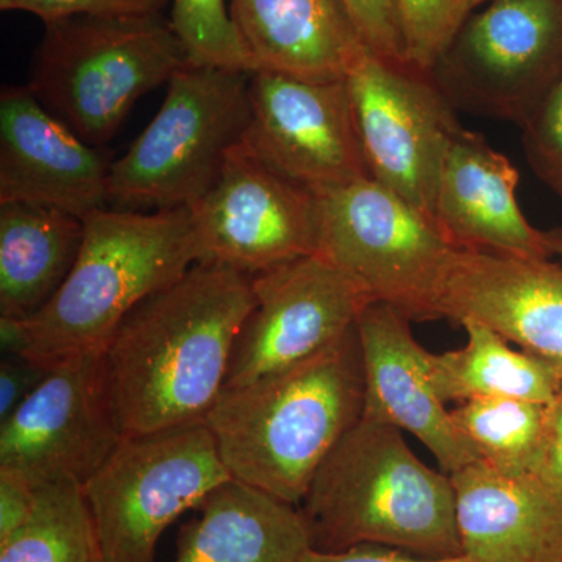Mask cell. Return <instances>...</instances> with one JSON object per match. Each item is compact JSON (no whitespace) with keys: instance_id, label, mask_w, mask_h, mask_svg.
I'll use <instances>...</instances> for the list:
<instances>
[{"instance_id":"6da1fadb","label":"cell","mask_w":562,"mask_h":562,"mask_svg":"<svg viewBox=\"0 0 562 562\" xmlns=\"http://www.w3.org/2000/svg\"><path fill=\"white\" fill-rule=\"evenodd\" d=\"M254 305L251 277L199 261L122 321L101 357L124 436L205 422Z\"/></svg>"},{"instance_id":"7a4b0ae2","label":"cell","mask_w":562,"mask_h":562,"mask_svg":"<svg viewBox=\"0 0 562 562\" xmlns=\"http://www.w3.org/2000/svg\"><path fill=\"white\" fill-rule=\"evenodd\" d=\"M362 412L364 371L355 324L306 360L225 387L205 424L232 479L299 506Z\"/></svg>"},{"instance_id":"3957f363","label":"cell","mask_w":562,"mask_h":562,"mask_svg":"<svg viewBox=\"0 0 562 562\" xmlns=\"http://www.w3.org/2000/svg\"><path fill=\"white\" fill-rule=\"evenodd\" d=\"M83 222L79 257L55 297L31 319L0 317L3 353L47 368L101 355L140 302L203 261L188 206L106 209Z\"/></svg>"},{"instance_id":"277c9868","label":"cell","mask_w":562,"mask_h":562,"mask_svg":"<svg viewBox=\"0 0 562 562\" xmlns=\"http://www.w3.org/2000/svg\"><path fill=\"white\" fill-rule=\"evenodd\" d=\"M312 549L383 546L462 557L452 479L412 452L403 431L362 416L322 462L301 503Z\"/></svg>"},{"instance_id":"5b68a950","label":"cell","mask_w":562,"mask_h":562,"mask_svg":"<svg viewBox=\"0 0 562 562\" xmlns=\"http://www.w3.org/2000/svg\"><path fill=\"white\" fill-rule=\"evenodd\" d=\"M187 63L162 14L65 18L44 24L27 88L77 136L101 147L144 94Z\"/></svg>"},{"instance_id":"8992f818","label":"cell","mask_w":562,"mask_h":562,"mask_svg":"<svg viewBox=\"0 0 562 562\" xmlns=\"http://www.w3.org/2000/svg\"><path fill=\"white\" fill-rule=\"evenodd\" d=\"M249 81L250 74L214 66L177 70L161 109L111 166L110 205L157 211L201 201L246 138Z\"/></svg>"},{"instance_id":"52a82bcc","label":"cell","mask_w":562,"mask_h":562,"mask_svg":"<svg viewBox=\"0 0 562 562\" xmlns=\"http://www.w3.org/2000/svg\"><path fill=\"white\" fill-rule=\"evenodd\" d=\"M316 255L360 291L409 321L438 319L439 284L454 249L435 222L366 177L314 191Z\"/></svg>"},{"instance_id":"ba28073f","label":"cell","mask_w":562,"mask_h":562,"mask_svg":"<svg viewBox=\"0 0 562 562\" xmlns=\"http://www.w3.org/2000/svg\"><path fill=\"white\" fill-rule=\"evenodd\" d=\"M232 479L205 422L125 436L83 484L103 562H155L166 528Z\"/></svg>"},{"instance_id":"9c48e42d","label":"cell","mask_w":562,"mask_h":562,"mask_svg":"<svg viewBox=\"0 0 562 562\" xmlns=\"http://www.w3.org/2000/svg\"><path fill=\"white\" fill-rule=\"evenodd\" d=\"M454 106L522 125L562 74V0H491L430 70Z\"/></svg>"},{"instance_id":"30bf717a","label":"cell","mask_w":562,"mask_h":562,"mask_svg":"<svg viewBox=\"0 0 562 562\" xmlns=\"http://www.w3.org/2000/svg\"><path fill=\"white\" fill-rule=\"evenodd\" d=\"M371 179L435 222L447 154L462 131L430 72L366 49L346 77Z\"/></svg>"},{"instance_id":"8fae6325","label":"cell","mask_w":562,"mask_h":562,"mask_svg":"<svg viewBox=\"0 0 562 562\" xmlns=\"http://www.w3.org/2000/svg\"><path fill=\"white\" fill-rule=\"evenodd\" d=\"M124 438L101 355L70 358L0 422V471L35 490L58 482L83 486Z\"/></svg>"},{"instance_id":"7c38bea8","label":"cell","mask_w":562,"mask_h":562,"mask_svg":"<svg viewBox=\"0 0 562 562\" xmlns=\"http://www.w3.org/2000/svg\"><path fill=\"white\" fill-rule=\"evenodd\" d=\"M190 210L203 261L254 277L316 254V194L273 171L244 143L228 155L220 179Z\"/></svg>"},{"instance_id":"4fadbf2b","label":"cell","mask_w":562,"mask_h":562,"mask_svg":"<svg viewBox=\"0 0 562 562\" xmlns=\"http://www.w3.org/2000/svg\"><path fill=\"white\" fill-rule=\"evenodd\" d=\"M244 146L295 183L317 191L371 177L346 80L250 74Z\"/></svg>"},{"instance_id":"5bb4252c","label":"cell","mask_w":562,"mask_h":562,"mask_svg":"<svg viewBox=\"0 0 562 562\" xmlns=\"http://www.w3.org/2000/svg\"><path fill=\"white\" fill-rule=\"evenodd\" d=\"M251 288L255 305L236 336L225 387L255 382L327 349L357 324L368 303L316 254L257 273Z\"/></svg>"},{"instance_id":"9a60e30c","label":"cell","mask_w":562,"mask_h":562,"mask_svg":"<svg viewBox=\"0 0 562 562\" xmlns=\"http://www.w3.org/2000/svg\"><path fill=\"white\" fill-rule=\"evenodd\" d=\"M438 319L475 321L546 361L562 379V265L454 250L439 284Z\"/></svg>"},{"instance_id":"2e32d148","label":"cell","mask_w":562,"mask_h":562,"mask_svg":"<svg viewBox=\"0 0 562 562\" xmlns=\"http://www.w3.org/2000/svg\"><path fill=\"white\" fill-rule=\"evenodd\" d=\"M113 161L27 87L0 94V203L50 206L87 221L110 206Z\"/></svg>"},{"instance_id":"e0dca14e","label":"cell","mask_w":562,"mask_h":562,"mask_svg":"<svg viewBox=\"0 0 562 562\" xmlns=\"http://www.w3.org/2000/svg\"><path fill=\"white\" fill-rule=\"evenodd\" d=\"M362 371V416L419 439L447 475L479 461L431 383V355L414 338L409 319L391 305L368 302L357 319Z\"/></svg>"},{"instance_id":"ac0fdd59","label":"cell","mask_w":562,"mask_h":562,"mask_svg":"<svg viewBox=\"0 0 562 562\" xmlns=\"http://www.w3.org/2000/svg\"><path fill=\"white\" fill-rule=\"evenodd\" d=\"M519 172L480 133L462 128L439 180L435 224L454 249L552 258L517 202Z\"/></svg>"},{"instance_id":"d6986e66","label":"cell","mask_w":562,"mask_h":562,"mask_svg":"<svg viewBox=\"0 0 562 562\" xmlns=\"http://www.w3.org/2000/svg\"><path fill=\"white\" fill-rule=\"evenodd\" d=\"M450 479L462 557L562 562V502L532 473H503L479 460Z\"/></svg>"},{"instance_id":"ffe728a7","label":"cell","mask_w":562,"mask_h":562,"mask_svg":"<svg viewBox=\"0 0 562 562\" xmlns=\"http://www.w3.org/2000/svg\"><path fill=\"white\" fill-rule=\"evenodd\" d=\"M231 13L257 70L346 80L368 49L341 0H231Z\"/></svg>"},{"instance_id":"44dd1931","label":"cell","mask_w":562,"mask_h":562,"mask_svg":"<svg viewBox=\"0 0 562 562\" xmlns=\"http://www.w3.org/2000/svg\"><path fill=\"white\" fill-rule=\"evenodd\" d=\"M180 528L176 562H302L312 549L301 508L231 479Z\"/></svg>"},{"instance_id":"7402d4cb","label":"cell","mask_w":562,"mask_h":562,"mask_svg":"<svg viewBox=\"0 0 562 562\" xmlns=\"http://www.w3.org/2000/svg\"><path fill=\"white\" fill-rule=\"evenodd\" d=\"M85 222L33 203H0V317L27 321L55 297L74 265Z\"/></svg>"},{"instance_id":"603a6c76","label":"cell","mask_w":562,"mask_h":562,"mask_svg":"<svg viewBox=\"0 0 562 562\" xmlns=\"http://www.w3.org/2000/svg\"><path fill=\"white\" fill-rule=\"evenodd\" d=\"M468 342L431 355V383L443 403L476 398H522L549 405L562 386L560 373L475 321L461 322Z\"/></svg>"},{"instance_id":"cb8c5ba5","label":"cell","mask_w":562,"mask_h":562,"mask_svg":"<svg viewBox=\"0 0 562 562\" xmlns=\"http://www.w3.org/2000/svg\"><path fill=\"white\" fill-rule=\"evenodd\" d=\"M99 558L83 487L74 482L40 486L29 519L0 542V562H95Z\"/></svg>"},{"instance_id":"d4e9b609","label":"cell","mask_w":562,"mask_h":562,"mask_svg":"<svg viewBox=\"0 0 562 562\" xmlns=\"http://www.w3.org/2000/svg\"><path fill=\"white\" fill-rule=\"evenodd\" d=\"M546 406L522 398H476L452 409L458 430L480 460L503 473H531Z\"/></svg>"},{"instance_id":"484cf974","label":"cell","mask_w":562,"mask_h":562,"mask_svg":"<svg viewBox=\"0 0 562 562\" xmlns=\"http://www.w3.org/2000/svg\"><path fill=\"white\" fill-rule=\"evenodd\" d=\"M169 22L192 65L257 70L225 0H171Z\"/></svg>"},{"instance_id":"4316f807","label":"cell","mask_w":562,"mask_h":562,"mask_svg":"<svg viewBox=\"0 0 562 562\" xmlns=\"http://www.w3.org/2000/svg\"><path fill=\"white\" fill-rule=\"evenodd\" d=\"M405 58L430 72L454 33L468 20L462 0H394Z\"/></svg>"},{"instance_id":"83f0119b","label":"cell","mask_w":562,"mask_h":562,"mask_svg":"<svg viewBox=\"0 0 562 562\" xmlns=\"http://www.w3.org/2000/svg\"><path fill=\"white\" fill-rule=\"evenodd\" d=\"M520 128L532 172L562 199V74Z\"/></svg>"},{"instance_id":"f1b7e54d","label":"cell","mask_w":562,"mask_h":562,"mask_svg":"<svg viewBox=\"0 0 562 562\" xmlns=\"http://www.w3.org/2000/svg\"><path fill=\"white\" fill-rule=\"evenodd\" d=\"M171 0H0L3 11H25L46 22L72 16L162 14Z\"/></svg>"},{"instance_id":"f546056e","label":"cell","mask_w":562,"mask_h":562,"mask_svg":"<svg viewBox=\"0 0 562 562\" xmlns=\"http://www.w3.org/2000/svg\"><path fill=\"white\" fill-rule=\"evenodd\" d=\"M369 50L384 60L406 63L394 0H341Z\"/></svg>"},{"instance_id":"4dcf8cb0","label":"cell","mask_w":562,"mask_h":562,"mask_svg":"<svg viewBox=\"0 0 562 562\" xmlns=\"http://www.w3.org/2000/svg\"><path fill=\"white\" fill-rule=\"evenodd\" d=\"M532 475L562 502V386L546 406V419Z\"/></svg>"},{"instance_id":"1f68e13d","label":"cell","mask_w":562,"mask_h":562,"mask_svg":"<svg viewBox=\"0 0 562 562\" xmlns=\"http://www.w3.org/2000/svg\"><path fill=\"white\" fill-rule=\"evenodd\" d=\"M50 371L52 368L31 358L7 355L0 364V422L9 419L47 379Z\"/></svg>"},{"instance_id":"d6a6232c","label":"cell","mask_w":562,"mask_h":562,"mask_svg":"<svg viewBox=\"0 0 562 562\" xmlns=\"http://www.w3.org/2000/svg\"><path fill=\"white\" fill-rule=\"evenodd\" d=\"M35 497V487L13 473L0 471V542L29 519Z\"/></svg>"},{"instance_id":"836d02e7","label":"cell","mask_w":562,"mask_h":562,"mask_svg":"<svg viewBox=\"0 0 562 562\" xmlns=\"http://www.w3.org/2000/svg\"><path fill=\"white\" fill-rule=\"evenodd\" d=\"M302 562H473L465 557L424 558L383 546H357L342 552H317L310 549Z\"/></svg>"},{"instance_id":"e575fe53","label":"cell","mask_w":562,"mask_h":562,"mask_svg":"<svg viewBox=\"0 0 562 562\" xmlns=\"http://www.w3.org/2000/svg\"><path fill=\"white\" fill-rule=\"evenodd\" d=\"M547 243H549L550 254L557 257L562 265V228H554V231L546 232Z\"/></svg>"},{"instance_id":"d590c367","label":"cell","mask_w":562,"mask_h":562,"mask_svg":"<svg viewBox=\"0 0 562 562\" xmlns=\"http://www.w3.org/2000/svg\"><path fill=\"white\" fill-rule=\"evenodd\" d=\"M491 2V0H462L464 3L465 14H471L473 11L482 9L484 3Z\"/></svg>"},{"instance_id":"8d00e7d4","label":"cell","mask_w":562,"mask_h":562,"mask_svg":"<svg viewBox=\"0 0 562 562\" xmlns=\"http://www.w3.org/2000/svg\"><path fill=\"white\" fill-rule=\"evenodd\" d=\"M95 562H103V561L101 560V558H99V560H98V561H95Z\"/></svg>"}]
</instances>
